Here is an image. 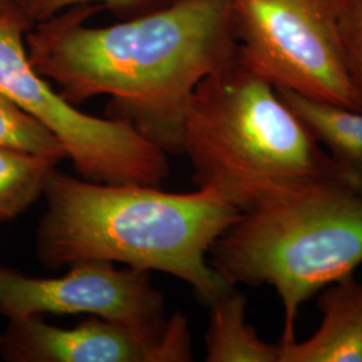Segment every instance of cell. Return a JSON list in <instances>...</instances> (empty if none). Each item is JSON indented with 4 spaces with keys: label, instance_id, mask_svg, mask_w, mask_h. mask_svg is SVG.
I'll return each instance as SVG.
<instances>
[{
    "label": "cell",
    "instance_id": "obj_6",
    "mask_svg": "<svg viewBox=\"0 0 362 362\" xmlns=\"http://www.w3.org/2000/svg\"><path fill=\"white\" fill-rule=\"evenodd\" d=\"M33 26L19 1L0 15V91L52 130L82 179L158 187L168 177L167 153L129 122L86 115L54 90L27 57Z\"/></svg>",
    "mask_w": 362,
    "mask_h": 362
},
{
    "label": "cell",
    "instance_id": "obj_1",
    "mask_svg": "<svg viewBox=\"0 0 362 362\" xmlns=\"http://www.w3.org/2000/svg\"><path fill=\"white\" fill-rule=\"evenodd\" d=\"M104 8L79 4L35 23L27 57L71 105L97 95L167 155L182 153V118L196 86L238 54L233 0H173L112 26L86 21Z\"/></svg>",
    "mask_w": 362,
    "mask_h": 362
},
{
    "label": "cell",
    "instance_id": "obj_13",
    "mask_svg": "<svg viewBox=\"0 0 362 362\" xmlns=\"http://www.w3.org/2000/svg\"><path fill=\"white\" fill-rule=\"evenodd\" d=\"M0 148L52 157L62 161L65 146L37 117L0 91Z\"/></svg>",
    "mask_w": 362,
    "mask_h": 362
},
{
    "label": "cell",
    "instance_id": "obj_2",
    "mask_svg": "<svg viewBox=\"0 0 362 362\" xmlns=\"http://www.w3.org/2000/svg\"><path fill=\"white\" fill-rule=\"evenodd\" d=\"M35 238L47 269L78 262L124 263L170 274L203 306L233 284L208 263L209 251L242 214L212 188L170 194L151 185L105 184L54 172Z\"/></svg>",
    "mask_w": 362,
    "mask_h": 362
},
{
    "label": "cell",
    "instance_id": "obj_16",
    "mask_svg": "<svg viewBox=\"0 0 362 362\" xmlns=\"http://www.w3.org/2000/svg\"><path fill=\"white\" fill-rule=\"evenodd\" d=\"M19 0H0V15L11 10L15 4H18Z\"/></svg>",
    "mask_w": 362,
    "mask_h": 362
},
{
    "label": "cell",
    "instance_id": "obj_14",
    "mask_svg": "<svg viewBox=\"0 0 362 362\" xmlns=\"http://www.w3.org/2000/svg\"><path fill=\"white\" fill-rule=\"evenodd\" d=\"M342 42L351 83L362 110V0H348L342 18Z\"/></svg>",
    "mask_w": 362,
    "mask_h": 362
},
{
    "label": "cell",
    "instance_id": "obj_10",
    "mask_svg": "<svg viewBox=\"0 0 362 362\" xmlns=\"http://www.w3.org/2000/svg\"><path fill=\"white\" fill-rule=\"evenodd\" d=\"M276 93L324 148L350 189L362 194V110L314 101L287 89Z\"/></svg>",
    "mask_w": 362,
    "mask_h": 362
},
{
    "label": "cell",
    "instance_id": "obj_7",
    "mask_svg": "<svg viewBox=\"0 0 362 362\" xmlns=\"http://www.w3.org/2000/svg\"><path fill=\"white\" fill-rule=\"evenodd\" d=\"M58 278H33L0 266V314L7 320L52 314H91L151 336L168 329L164 296L151 272L116 269L109 262H78Z\"/></svg>",
    "mask_w": 362,
    "mask_h": 362
},
{
    "label": "cell",
    "instance_id": "obj_15",
    "mask_svg": "<svg viewBox=\"0 0 362 362\" xmlns=\"http://www.w3.org/2000/svg\"><path fill=\"white\" fill-rule=\"evenodd\" d=\"M144 0H19V4L33 25L43 22L70 7L79 4H100L110 10H129Z\"/></svg>",
    "mask_w": 362,
    "mask_h": 362
},
{
    "label": "cell",
    "instance_id": "obj_3",
    "mask_svg": "<svg viewBox=\"0 0 362 362\" xmlns=\"http://www.w3.org/2000/svg\"><path fill=\"white\" fill-rule=\"evenodd\" d=\"M182 153L199 188L215 189L240 212L324 187H348L276 89L238 54L189 97Z\"/></svg>",
    "mask_w": 362,
    "mask_h": 362
},
{
    "label": "cell",
    "instance_id": "obj_8",
    "mask_svg": "<svg viewBox=\"0 0 362 362\" xmlns=\"http://www.w3.org/2000/svg\"><path fill=\"white\" fill-rule=\"evenodd\" d=\"M0 356L10 362H187L192 361V345L180 313L169 318L161 337L94 315L71 329L31 315L8 320Z\"/></svg>",
    "mask_w": 362,
    "mask_h": 362
},
{
    "label": "cell",
    "instance_id": "obj_9",
    "mask_svg": "<svg viewBox=\"0 0 362 362\" xmlns=\"http://www.w3.org/2000/svg\"><path fill=\"white\" fill-rule=\"evenodd\" d=\"M320 293L318 330L305 341L278 342L279 362H362V281L349 275Z\"/></svg>",
    "mask_w": 362,
    "mask_h": 362
},
{
    "label": "cell",
    "instance_id": "obj_4",
    "mask_svg": "<svg viewBox=\"0 0 362 362\" xmlns=\"http://www.w3.org/2000/svg\"><path fill=\"white\" fill-rule=\"evenodd\" d=\"M233 285H270L281 298L279 342L296 341L300 308L362 263V194L324 187L242 212L209 251Z\"/></svg>",
    "mask_w": 362,
    "mask_h": 362
},
{
    "label": "cell",
    "instance_id": "obj_5",
    "mask_svg": "<svg viewBox=\"0 0 362 362\" xmlns=\"http://www.w3.org/2000/svg\"><path fill=\"white\" fill-rule=\"evenodd\" d=\"M348 0H233L238 57L275 89L361 110L342 18Z\"/></svg>",
    "mask_w": 362,
    "mask_h": 362
},
{
    "label": "cell",
    "instance_id": "obj_11",
    "mask_svg": "<svg viewBox=\"0 0 362 362\" xmlns=\"http://www.w3.org/2000/svg\"><path fill=\"white\" fill-rule=\"evenodd\" d=\"M247 299L233 286L214 300L206 334V361L279 362L278 344H269L246 321Z\"/></svg>",
    "mask_w": 362,
    "mask_h": 362
},
{
    "label": "cell",
    "instance_id": "obj_12",
    "mask_svg": "<svg viewBox=\"0 0 362 362\" xmlns=\"http://www.w3.org/2000/svg\"><path fill=\"white\" fill-rule=\"evenodd\" d=\"M61 161L0 148V221L22 215L40 196Z\"/></svg>",
    "mask_w": 362,
    "mask_h": 362
}]
</instances>
